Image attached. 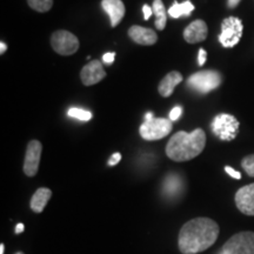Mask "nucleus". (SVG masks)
Wrapping results in <instances>:
<instances>
[{
	"mask_svg": "<svg viewBox=\"0 0 254 254\" xmlns=\"http://www.w3.org/2000/svg\"><path fill=\"white\" fill-rule=\"evenodd\" d=\"M219 225L209 218H195L187 221L178 237V246L183 254H198L208 250L219 237Z\"/></svg>",
	"mask_w": 254,
	"mask_h": 254,
	"instance_id": "obj_1",
	"label": "nucleus"
},
{
	"mask_svg": "<svg viewBox=\"0 0 254 254\" xmlns=\"http://www.w3.org/2000/svg\"><path fill=\"white\" fill-rule=\"evenodd\" d=\"M205 145L206 133L204 129L196 128L190 133L180 131L167 142L166 154L171 160L184 163L198 157L204 151Z\"/></svg>",
	"mask_w": 254,
	"mask_h": 254,
	"instance_id": "obj_2",
	"label": "nucleus"
},
{
	"mask_svg": "<svg viewBox=\"0 0 254 254\" xmlns=\"http://www.w3.org/2000/svg\"><path fill=\"white\" fill-rule=\"evenodd\" d=\"M222 77L218 71L213 69H205V71L196 72L187 79V85L199 93H208L215 90L221 85Z\"/></svg>",
	"mask_w": 254,
	"mask_h": 254,
	"instance_id": "obj_3",
	"label": "nucleus"
},
{
	"mask_svg": "<svg viewBox=\"0 0 254 254\" xmlns=\"http://www.w3.org/2000/svg\"><path fill=\"white\" fill-rule=\"evenodd\" d=\"M239 127L240 124L236 117L226 113L218 114L211 124V129L214 135L224 141H231L236 139L239 132Z\"/></svg>",
	"mask_w": 254,
	"mask_h": 254,
	"instance_id": "obj_4",
	"label": "nucleus"
},
{
	"mask_svg": "<svg viewBox=\"0 0 254 254\" xmlns=\"http://www.w3.org/2000/svg\"><path fill=\"white\" fill-rule=\"evenodd\" d=\"M173 128V122L165 118H153L150 122H145L139 128L141 138L147 141L160 140L170 134Z\"/></svg>",
	"mask_w": 254,
	"mask_h": 254,
	"instance_id": "obj_5",
	"label": "nucleus"
},
{
	"mask_svg": "<svg viewBox=\"0 0 254 254\" xmlns=\"http://www.w3.org/2000/svg\"><path fill=\"white\" fill-rule=\"evenodd\" d=\"M243 21L237 17H228L221 23V33L219 34V41L225 49H232L239 43L243 37Z\"/></svg>",
	"mask_w": 254,
	"mask_h": 254,
	"instance_id": "obj_6",
	"label": "nucleus"
},
{
	"mask_svg": "<svg viewBox=\"0 0 254 254\" xmlns=\"http://www.w3.org/2000/svg\"><path fill=\"white\" fill-rule=\"evenodd\" d=\"M224 254H254V232H240L222 246Z\"/></svg>",
	"mask_w": 254,
	"mask_h": 254,
	"instance_id": "obj_7",
	"label": "nucleus"
},
{
	"mask_svg": "<svg viewBox=\"0 0 254 254\" xmlns=\"http://www.w3.org/2000/svg\"><path fill=\"white\" fill-rule=\"evenodd\" d=\"M53 50L60 56H72L79 49V40L68 31H57L51 37Z\"/></svg>",
	"mask_w": 254,
	"mask_h": 254,
	"instance_id": "obj_8",
	"label": "nucleus"
},
{
	"mask_svg": "<svg viewBox=\"0 0 254 254\" xmlns=\"http://www.w3.org/2000/svg\"><path fill=\"white\" fill-rule=\"evenodd\" d=\"M43 152V145L38 140H31L28 142L25 154L24 173L27 177H34L39 170L40 157Z\"/></svg>",
	"mask_w": 254,
	"mask_h": 254,
	"instance_id": "obj_9",
	"label": "nucleus"
},
{
	"mask_svg": "<svg viewBox=\"0 0 254 254\" xmlns=\"http://www.w3.org/2000/svg\"><path fill=\"white\" fill-rule=\"evenodd\" d=\"M106 77V72L99 63V60H92L91 63L86 64L80 72V78L85 86H92L98 84Z\"/></svg>",
	"mask_w": 254,
	"mask_h": 254,
	"instance_id": "obj_10",
	"label": "nucleus"
},
{
	"mask_svg": "<svg viewBox=\"0 0 254 254\" xmlns=\"http://www.w3.org/2000/svg\"><path fill=\"white\" fill-rule=\"evenodd\" d=\"M236 205L241 213L254 215V184L246 185L236 193Z\"/></svg>",
	"mask_w": 254,
	"mask_h": 254,
	"instance_id": "obj_11",
	"label": "nucleus"
},
{
	"mask_svg": "<svg viewBox=\"0 0 254 254\" xmlns=\"http://www.w3.org/2000/svg\"><path fill=\"white\" fill-rule=\"evenodd\" d=\"M208 28L204 20H194L184 31V39L189 44H196L204 41L207 38Z\"/></svg>",
	"mask_w": 254,
	"mask_h": 254,
	"instance_id": "obj_12",
	"label": "nucleus"
},
{
	"mask_svg": "<svg viewBox=\"0 0 254 254\" xmlns=\"http://www.w3.org/2000/svg\"><path fill=\"white\" fill-rule=\"evenodd\" d=\"M128 36L134 43L145 46L154 45L158 40V36L155 34V32L153 30L138 26V25H134V26L129 28Z\"/></svg>",
	"mask_w": 254,
	"mask_h": 254,
	"instance_id": "obj_13",
	"label": "nucleus"
},
{
	"mask_svg": "<svg viewBox=\"0 0 254 254\" xmlns=\"http://www.w3.org/2000/svg\"><path fill=\"white\" fill-rule=\"evenodd\" d=\"M104 11L109 14L111 25L116 27L125 15V5L122 0H103L101 1Z\"/></svg>",
	"mask_w": 254,
	"mask_h": 254,
	"instance_id": "obj_14",
	"label": "nucleus"
},
{
	"mask_svg": "<svg viewBox=\"0 0 254 254\" xmlns=\"http://www.w3.org/2000/svg\"><path fill=\"white\" fill-rule=\"evenodd\" d=\"M182 81H183V75L180 74L179 72L177 71L170 72L166 77L160 81V84H159L158 86L159 93H160L161 97L164 98L171 97L173 93L174 88H176L177 85H179Z\"/></svg>",
	"mask_w": 254,
	"mask_h": 254,
	"instance_id": "obj_15",
	"label": "nucleus"
},
{
	"mask_svg": "<svg viewBox=\"0 0 254 254\" xmlns=\"http://www.w3.org/2000/svg\"><path fill=\"white\" fill-rule=\"evenodd\" d=\"M51 196H52V190L50 189H45V187L38 189L31 199L30 206L32 211L36 213H41L45 209Z\"/></svg>",
	"mask_w": 254,
	"mask_h": 254,
	"instance_id": "obj_16",
	"label": "nucleus"
},
{
	"mask_svg": "<svg viewBox=\"0 0 254 254\" xmlns=\"http://www.w3.org/2000/svg\"><path fill=\"white\" fill-rule=\"evenodd\" d=\"M153 14L155 15V21L154 25L157 27V30L163 31L166 27L167 23V15H166V8H165V5L163 0H154L153 1Z\"/></svg>",
	"mask_w": 254,
	"mask_h": 254,
	"instance_id": "obj_17",
	"label": "nucleus"
},
{
	"mask_svg": "<svg viewBox=\"0 0 254 254\" xmlns=\"http://www.w3.org/2000/svg\"><path fill=\"white\" fill-rule=\"evenodd\" d=\"M194 5L190 1V0H186V1L179 4L178 1H174V4L171 6L170 9H168V14L172 18H180L183 15L185 17H189V15L194 11Z\"/></svg>",
	"mask_w": 254,
	"mask_h": 254,
	"instance_id": "obj_18",
	"label": "nucleus"
},
{
	"mask_svg": "<svg viewBox=\"0 0 254 254\" xmlns=\"http://www.w3.org/2000/svg\"><path fill=\"white\" fill-rule=\"evenodd\" d=\"M183 189V182L177 174H168L166 180L164 182V192L166 195H176Z\"/></svg>",
	"mask_w": 254,
	"mask_h": 254,
	"instance_id": "obj_19",
	"label": "nucleus"
},
{
	"mask_svg": "<svg viewBox=\"0 0 254 254\" xmlns=\"http://www.w3.org/2000/svg\"><path fill=\"white\" fill-rule=\"evenodd\" d=\"M27 4L34 11L44 13L52 8L53 0H27Z\"/></svg>",
	"mask_w": 254,
	"mask_h": 254,
	"instance_id": "obj_20",
	"label": "nucleus"
},
{
	"mask_svg": "<svg viewBox=\"0 0 254 254\" xmlns=\"http://www.w3.org/2000/svg\"><path fill=\"white\" fill-rule=\"evenodd\" d=\"M68 116L71 117V118L82 120V122H88V120L92 119V113L90 111L78 109V107H72V109H69Z\"/></svg>",
	"mask_w": 254,
	"mask_h": 254,
	"instance_id": "obj_21",
	"label": "nucleus"
},
{
	"mask_svg": "<svg viewBox=\"0 0 254 254\" xmlns=\"http://www.w3.org/2000/svg\"><path fill=\"white\" fill-rule=\"evenodd\" d=\"M241 166L250 177L254 178V154L247 155V157L244 158L243 161H241Z\"/></svg>",
	"mask_w": 254,
	"mask_h": 254,
	"instance_id": "obj_22",
	"label": "nucleus"
},
{
	"mask_svg": "<svg viewBox=\"0 0 254 254\" xmlns=\"http://www.w3.org/2000/svg\"><path fill=\"white\" fill-rule=\"evenodd\" d=\"M183 114V109L180 106H176L173 107L172 111L170 112V120H172V122H176L180 118V116Z\"/></svg>",
	"mask_w": 254,
	"mask_h": 254,
	"instance_id": "obj_23",
	"label": "nucleus"
},
{
	"mask_svg": "<svg viewBox=\"0 0 254 254\" xmlns=\"http://www.w3.org/2000/svg\"><path fill=\"white\" fill-rule=\"evenodd\" d=\"M114 58H116V53L114 52H107L103 56V60L106 65H112L114 62Z\"/></svg>",
	"mask_w": 254,
	"mask_h": 254,
	"instance_id": "obj_24",
	"label": "nucleus"
},
{
	"mask_svg": "<svg viewBox=\"0 0 254 254\" xmlns=\"http://www.w3.org/2000/svg\"><path fill=\"white\" fill-rule=\"evenodd\" d=\"M206 59H207V52L204 49L199 50V55H198V64L199 66H204L206 63Z\"/></svg>",
	"mask_w": 254,
	"mask_h": 254,
	"instance_id": "obj_25",
	"label": "nucleus"
},
{
	"mask_svg": "<svg viewBox=\"0 0 254 254\" xmlns=\"http://www.w3.org/2000/svg\"><path fill=\"white\" fill-rule=\"evenodd\" d=\"M225 171H226V173L228 174V176H231L232 178H234V179H241V173L238 172V171L233 170V168L230 167V166H226L225 167Z\"/></svg>",
	"mask_w": 254,
	"mask_h": 254,
	"instance_id": "obj_26",
	"label": "nucleus"
},
{
	"mask_svg": "<svg viewBox=\"0 0 254 254\" xmlns=\"http://www.w3.org/2000/svg\"><path fill=\"white\" fill-rule=\"evenodd\" d=\"M142 12H144V19L145 20H148L151 18V15L153 14V8L151 6H148L147 4H145L142 6Z\"/></svg>",
	"mask_w": 254,
	"mask_h": 254,
	"instance_id": "obj_27",
	"label": "nucleus"
},
{
	"mask_svg": "<svg viewBox=\"0 0 254 254\" xmlns=\"http://www.w3.org/2000/svg\"><path fill=\"white\" fill-rule=\"evenodd\" d=\"M120 160H122V154H120V153H114V154H112V157L110 158L109 165H110V166H116V165L118 164Z\"/></svg>",
	"mask_w": 254,
	"mask_h": 254,
	"instance_id": "obj_28",
	"label": "nucleus"
},
{
	"mask_svg": "<svg viewBox=\"0 0 254 254\" xmlns=\"http://www.w3.org/2000/svg\"><path fill=\"white\" fill-rule=\"evenodd\" d=\"M241 0H227V6L228 8H236Z\"/></svg>",
	"mask_w": 254,
	"mask_h": 254,
	"instance_id": "obj_29",
	"label": "nucleus"
},
{
	"mask_svg": "<svg viewBox=\"0 0 254 254\" xmlns=\"http://www.w3.org/2000/svg\"><path fill=\"white\" fill-rule=\"evenodd\" d=\"M24 230H25V226L23 224H18L17 225V227H15V233L17 234H20L21 232H24Z\"/></svg>",
	"mask_w": 254,
	"mask_h": 254,
	"instance_id": "obj_30",
	"label": "nucleus"
},
{
	"mask_svg": "<svg viewBox=\"0 0 254 254\" xmlns=\"http://www.w3.org/2000/svg\"><path fill=\"white\" fill-rule=\"evenodd\" d=\"M0 49H1L0 50V53H1V55L2 53H5V51L7 50V46H6V44L4 43V41H1V43H0Z\"/></svg>",
	"mask_w": 254,
	"mask_h": 254,
	"instance_id": "obj_31",
	"label": "nucleus"
},
{
	"mask_svg": "<svg viewBox=\"0 0 254 254\" xmlns=\"http://www.w3.org/2000/svg\"><path fill=\"white\" fill-rule=\"evenodd\" d=\"M153 118H154L153 113H152V112L146 113V116H145V122H150V120H152Z\"/></svg>",
	"mask_w": 254,
	"mask_h": 254,
	"instance_id": "obj_32",
	"label": "nucleus"
},
{
	"mask_svg": "<svg viewBox=\"0 0 254 254\" xmlns=\"http://www.w3.org/2000/svg\"><path fill=\"white\" fill-rule=\"evenodd\" d=\"M4 249H5L4 244H1V245H0V254H4Z\"/></svg>",
	"mask_w": 254,
	"mask_h": 254,
	"instance_id": "obj_33",
	"label": "nucleus"
},
{
	"mask_svg": "<svg viewBox=\"0 0 254 254\" xmlns=\"http://www.w3.org/2000/svg\"><path fill=\"white\" fill-rule=\"evenodd\" d=\"M17 254H24V253H21V252H18Z\"/></svg>",
	"mask_w": 254,
	"mask_h": 254,
	"instance_id": "obj_34",
	"label": "nucleus"
}]
</instances>
